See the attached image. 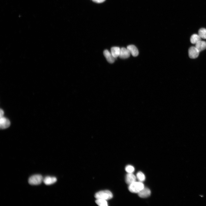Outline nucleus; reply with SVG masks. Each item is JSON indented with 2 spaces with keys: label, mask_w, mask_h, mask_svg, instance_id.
Returning <instances> with one entry per match:
<instances>
[{
  "label": "nucleus",
  "mask_w": 206,
  "mask_h": 206,
  "mask_svg": "<svg viewBox=\"0 0 206 206\" xmlns=\"http://www.w3.org/2000/svg\"><path fill=\"white\" fill-rule=\"evenodd\" d=\"M42 176L40 175H35L30 177L28 179L29 184L32 185H37L40 184L43 181Z\"/></svg>",
  "instance_id": "obj_3"
},
{
  "label": "nucleus",
  "mask_w": 206,
  "mask_h": 206,
  "mask_svg": "<svg viewBox=\"0 0 206 206\" xmlns=\"http://www.w3.org/2000/svg\"><path fill=\"white\" fill-rule=\"evenodd\" d=\"M4 114V112L3 110L1 109H0V117L1 118L3 116Z\"/></svg>",
  "instance_id": "obj_20"
},
{
  "label": "nucleus",
  "mask_w": 206,
  "mask_h": 206,
  "mask_svg": "<svg viewBox=\"0 0 206 206\" xmlns=\"http://www.w3.org/2000/svg\"><path fill=\"white\" fill-rule=\"evenodd\" d=\"M120 48L118 47H113L111 49V53L112 56L116 59L119 56Z\"/></svg>",
  "instance_id": "obj_13"
},
{
  "label": "nucleus",
  "mask_w": 206,
  "mask_h": 206,
  "mask_svg": "<svg viewBox=\"0 0 206 206\" xmlns=\"http://www.w3.org/2000/svg\"><path fill=\"white\" fill-rule=\"evenodd\" d=\"M10 122L9 120L3 116L0 118V127L1 129H4L9 127Z\"/></svg>",
  "instance_id": "obj_6"
},
{
  "label": "nucleus",
  "mask_w": 206,
  "mask_h": 206,
  "mask_svg": "<svg viewBox=\"0 0 206 206\" xmlns=\"http://www.w3.org/2000/svg\"><path fill=\"white\" fill-rule=\"evenodd\" d=\"M151 191L148 188L144 187L138 193L139 196L142 198H146L149 197L151 194Z\"/></svg>",
  "instance_id": "obj_5"
},
{
  "label": "nucleus",
  "mask_w": 206,
  "mask_h": 206,
  "mask_svg": "<svg viewBox=\"0 0 206 206\" xmlns=\"http://www.w3.org/2000/svg\"><path fill=\"white\" fill-rule=\"evenodd\" d=\"M190 40L192 43L196 44L197 42L201 40V38L199 35L194 34L191 35Z\"/></svg>",
  "instance_id": "obj_14"
},
{
  "label": "nucleus",
  "mask_w": 206,
  "mask_h": 206,
  "mask_svg": "<svg viewBox=\"0 0 206 206\" xmlns=\"http://www.w3.org/2000/svg\"><path fill=\"white\" fill-rule=\"evenodd\" d=\"M198 35L201 38L206 39V29L201 28L198 31Z\"/></svg>",
  "instance_id": "obj_16"
},
{
  "label": "nucleus",
  "mask_w": 206,
  "mask_h": 206,
  "mask_svg": "<svg viewBox=\"0 0 206 206\" xmlns=\"http://www.w3.org/2000/svg\"><path fill=\"white\" fill-rule=\"evenodd\" d=\"M94 196L96 199H102L107 200L112 198L113 195L110 191L105 190L100 191L96 193Z\"/></svg>",
  "instance_id": "obj_2"
},
{
  "label": "nucleus",
  "mask_w": 206,
  "mask_h": 206,
  "mask_svg": "<svg viewBox=\"0 0 206 206\" xmlns=\"http://www.w3.org/2000/svg\"><path fill=\"white\" fill-rule=\"evenodd\" d=\"M195 47L199 52L203 51L206 49V42L201 40L195 44Z\"/></svg>",
  "instance_id": "obj_12"
},
{
  "label": "nucleus",
  "mask_w": 206,
  "mask_h": 206,
  "mask_svg": "<svg viewBox=\"0 0 206 206\" xmlns=\"http://www.w3.org/2000/svg\"><path fill=\"white\" fill-rule=\"evenodd\" d=\"M57 180V179L55 177L47 176L43 179V181L45 185H49L54 183Z\"/></svg>",
  "instance_id": "obj_11"
},
{
  "label": "nucleus",
  "mask_w": 206,
  "mask_h": 206,
  "mask_svg": "<svg viewBox=\"0 0 206 206\" xmlns=\"http://www.w3.org/2000/svg\"><path fill=\"white\" fill-rule=\"evenodd\" d=\"M103 54L108 62L110 63H113L114 62L115 58L108 50H105L104 51Z\"/></svg>",
  "instance_id": "obj_8"
},
{
  "label": "nucleus",
  "mask_w": 206,
  "mask_h": 206,
  "mask_svg": "<svg viewBox=\"0 0 206 206\" xmlns=\"http://www.w3.org/2000/svg\"><path fill=\"white\" fill-rule=\"evenodd\" d=\"M144 187V184L141 181H135L129 185V190L131 192L138 193Z\"/></svg>",
  "instance_id": "obj_1"
},
{
  "label": "nucleus",
  "mask_w": 206,
  "mask_h": 206,
  "mask_svg": "<svg viewBox=\"0 0 206 206\" xmlns=\"http://www.w3.org/2000/svg\"><path fill=\"white\" fill-rule=\"evenodd\" d=\"M136 178L140 181L142 182L145 179V177L144 174L141 171L138 172L136 175Z\"/></svg>",
  "instance_id": "obj_17"
},
{
  "label": "nucleus",
  "mask_w": 206,
  "mask_h": 206,
  "mask_svg": "<svg viewBox=\"0 0 206 206\" xmlns=\"http://www.w3.org/2000/svg\"><path fill=\"white\" fill-rule=\"evenodd\" d=\"M136 176L132 173H128L125 177V181L126 183L130 185L136 181Z\"/></svg>",
  "instance_id": "obj_9"
},
{
  "label": "nucleus",
  "mask_w": 206,
  "mask_h": 206,
  "mask_svg": "<svg viewBox=\"0 0 206 206\" xmlns=\"http://www.w3.org/2000/svg\"><path fill=\"white\" fill-rule=\"evenodd\" d=\"M130 53L126 48L122 47L120 48L119 57L122 59H126L129 58Z\"/></svg>",
  "instance_id": "obj_7"
},
{
  "label": "nucleus",
  "mask_w": 206,
  "mask_h": 206,
  "mask_svg": "<svg viewBox=\"0 0 206 206\" xmlns=\"http://www.w3.org/2000/svg\"><path fill=\"white\" fill-rule=\"evenodd\" d=\"M96 203L100 206H107L108 203L106 200L102 199H96Z\"/></svg>",
  "instance_id": "obj_15"
},
{
  "label": "nucleus",
  "mask_w": 206,
  "mask_h": 206,
  "mask_svg": "<svg viewBox=\"0 0 206 206\" xmlns=\"http://www.w3.org/2000/svg\"><path fill=\"white\" fill-rule=\"evenodd\" d=\"M125 170L128 173H132L134 171L135 169L132 166L128 165L126 167Z\"/></svg>",
  "instance_id": "obj_18"
},
{
  "label": "nucleus",
  "mask_w": 206,
  "mask_h": 206,
  "mask_svg": "<svg viewBox=\"0 0 206 206\" xmlns=\"http://www.w3.org/2000/svg\"><path fill=\"white\" fill-rule=\"evenodd\" d=\"M199 51L195 47L192 46L189 49L188 54L189 57L192 59L197 58L199 54Z\"/></svg>",
  "instance_id": "obj_4"
},
{
  "label": "nucleus",
  "mask_w": 206,
  "mask_h": 206,
  "mask_svg": "<svg viewBox=\"0 0 206 206\" xmlns=\"http://www.w3.org/2000/svg\"><path fill=\"white\" fill-rule=\"evenodd\" d=\"M93 2L98 3H100L104 2L105 0H92Z\"/></svg>",
  "instance_id": "obj_19"
},
{
  "label": "nucleus",
  "mask_w": 206,
  "mask_h": 206,
  "mask_svg": "<svg viewBox=\"0 0 206 206\" xmlns=\"http://www.w3.org/2000/svg\"><path fill=\"white\" fill-rule=\"evenodd\" d=\"M127 48L133 56L136 57L138 55V50L135 45H128L127 46Z\"/></svg>",
  "instance_id": "obj_10"
}]
</instances>
